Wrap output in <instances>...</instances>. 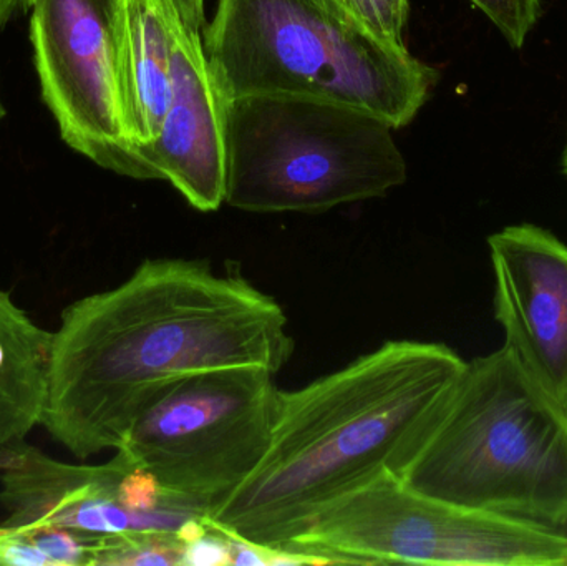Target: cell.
I'll return each instance as SVG.
<instances>
[{"label":"cell","instance_id":"1","mask_svg":"<svg viewBox=\"0 0 567 566\" xmlns=\"http://www.w3.org/2000/svg\"><path fill=\"white\" fill-rule=\"evenodd\" d=\"M272 296L205 259H146L126 281L70 305L53 332L42 422L76 459L116 451L176 379L209 369L278 374L293 352Z\"/></svg>","mask_w":567,"mask_h":566},{"label":"cell","instance_id":"2","mask_svg":"<svg viewBox=\"0 0 567 566\" xmlns=\"http://www.w3.org/2000/svg\"><path fill=\"white\" fill-rule=\"evenodd\" d=\"M466 362L440 342L386 341L297 391H281L256 471L202 517L208 531L284 550L333 502L392 471Z\"/></svg>","mask_w":567,"mask_h":566},{"label":"cell","instance_id":"3","mask_svg":"<svg viewBox=\"0 0 567 566\" xmlns=\"http://www.w3.org/2000/svg\"><path fill=\"white\" fill-rule=\"evenodd\" d=\"M420 494L567 524V408L506 346L466 362L425 431L392 469Z\"/></svg>","mask_w":567,"mask_h":566},{"label":"cell","instance_id":"4","mask_svg":"<svg viewBox=\"0 0 567 566\" xmlns=\"http://www.w3.org/2000/svg\"><path fill=\"white\" fill-rule=\"evenodd\" d=\"M203 45L225 100H322L372 113L393 130L415 119L439 79L333 0H218Z\"/></svg>","mask_w":567,"mask_h":566},{"label":"cell","instance_id":"5","mask_svg":"<svg viewBox=\"0 0 567 566\" xmlns=\"http://www.w3.org/2000/svg\"><path fill=\"white\" fill-rule=\"evenodd\" d=\"M379 116L340 103L246 95L225 102V203L322 213L403 185L406 163Z\"/></svg>","mask_w":567,"mask_h":566},{"label":"cell","instance_id":"6","mask_svg":"<svg viewBox=\"0 0 567 566\" xmlns=\"http://www.w3.org/2000/svg\"><path fill=\"white\" fill-rule=\"evenodd\" d=\"M275 375L236 366L176 379L140 412L116 457L155 475L162 507L205 517L268 451L281 392Z\"/></svg>","mask_w":567,"mask_h":566},{"label":"cell","instance_id":"7","mask_svg":"<svg viewBox=\"0 0 567 566\" xmlns=\"http://www.w3.org/2000/svg\"><path fill=\"white\" fill-rule=\"evenodd\" d=\"M284 550L330 565L567 566L556 527L412 491L385 469L320 512Z\"/></svg>","mask_w":567,"mask_h":566},{"label":"cell","instance_id":"8","mask_svg":"<svg viewBox=\"0 0 567 566\" xmlns=\"http://www.w3.org/2000/svg\"><path fill=\"white\" fill-rule=\"evenodd\" d=\"M112 0H30L42 99L63 142L102 168L140 179L123 119Z\"/></svg>","mask_w":567,"mask_h":566},{"label":"cell","instance_id":"9","mask_svg":"<svg viewBox=\"0 0 567 566\" xmlns=\"http://www.w3.org/2000/svg\"><path fill=\"white\" fill-rule=\"evenodd\" d=\"M225 96L202 33L172 7V99L158 135L133 145L140 179H165L198 212L225 203Z\"/></svg>","mask_w":567,"mask_h":566},{"label":"cell","instance_id":"10","mask_svg":"<svg viewBox=\"0 0 567 566\" xmlns=\"http://www.w3.org/2000/svg\"><path fill=\"white\" fill-rule=\"evenodd\" d=\"M506 348L567 408V245L535 225L488 238Z\"/></svg>","mask_w":567,"mask_h":566},{"label":"cell","instance_id":"11","mask_svg":"<svg viewBox=\"0 0 567 566\" xmlns=\"http://www.w3.org/2000/svg\"><path fill=\"white\" fill-rule=\"evenodd\" d=\"M172 0H112L123 119L132 145L158 135L172 99Z\"/></svg>","mask_w":567,"mask_h":566},{"label":"cell","instance_id":"12","mask_svg":"<svg viewBox=\"0 0 567 566\" xmlns=\"http://www.w3.org/2000/svg\"><path fill=\"white\" fill-rule=\"evenodd\" d=\"M52 339L0 289V451L25 441L42 422Z\"/></svg>","mask_w":567,"mask_h":566},{"label":"cell","instance_id":"13","mask_svg":"<svg viewBox=\"0 0 567 566\" xmlns=\"http://www.w3.org/2000/svg\"><path fill=\"white\" fill-rule=\"evenodd\" d=\"M183 554L176 532H125L93 538L90 566L183 565Z\"/></svg>","mask_w":567,"mask_h":566},{"label":"cell","instance_id":"14","mask_svg":"<svg viewBox=\"0 0 567 566\" xmlns=\"http://www.w3.org/2000/svg\"><path fill=\"white\" fill-rule=\"evenodd\" d=\"M337 6L350 13L353 19L367 27L386 42L403 43L409 0H333Z\"/></svg>","mask_w":567,"mask_h":566},{"label":"cell","instance_id":"15","mask_svg":"<svg viewBox=\"0 0 567 566\" xmlns=\"http://www.w3.org/2000/svg\"><path fill=\"white\" fill-rule=\"evenodd\" d=\"M508 40L519 49L538 20L539 0H472Z\"/></svg>","mask_w":567,"mask_h":566},{"label":"cell","instance_id":"16","mask_svg":"<svg viewBox=\"0 0 567 566\" xmlns=\"http://www.w3.org/2000/svg\"><path fill=\"white\" fill-rule=\"evenodd\" d=\"M231 564V547H229L228 538L218 532L209 531L205 537L185 545L183 565L226 566Z\"/></svg>","mask_w":567,"mask_h":566},{"label":"cell","instance_id":"17","mask_svg":"<svg viewBox=\"0 0 567 566\" xmlns=\"http://www.w3.org/2000/svg\"><path fill=\"white\" fill-rule=\"evenodd\" d=\"M226 537V535H225ZM231 547V565L239 566H269V552L256 545L246 544L238 538L226 537Z\"/></svg>","mask_w":567,"mask_h":566},{"label":"cell","instance_id":"18","mask_svg":"<svg viewBox=\"0 0 567 566\" xmlns=\"http://www.w3.org/2000/svg\"><path fill=\"white\" fill-rule=\"evenodd\" d=\"M182 16L183 22L193 30H202L205 25V0H172Z\"/></svg>","mask_w":567,"mask_h":566},{"label":"cell","instance_id":"19","mask_svg":"<svg viewBox=\"0 0 567 566\" xmlns=\"http://www.w3.org/2000/svg\"><path fill=\"white\" fill-rule=\"evenodd\" d=\"M30 0H0V30L6 29L17 16L29 12Z\"/></svg>","mask_w":567,"mask_h":566},{"label":"cell","instance_id":"20","mask_svg":"<svg viewBox=\"0 0 567 566\" xmlns=\"http://www.w3.org/2000/svg\"><path fill=\"white\" fill-rule=\"evenodd\" d=\"M3 116V106H2V100H0V119Z\"/></svg>","mask_w":567,"mask_h":566},{"label":"cell","instance_id":"21","mask_svg":"<svg viewBox=\"0 0 567 566\" xmlns=\"http://www.w3.org/2000/svg\"><path fill=\"white\" fill-rule=\"evenodd\" d=\"M565 169L567 173V146H566V152H565Z\"/></svg>","mask_w":567,"mask_h":566}]
</instances>
